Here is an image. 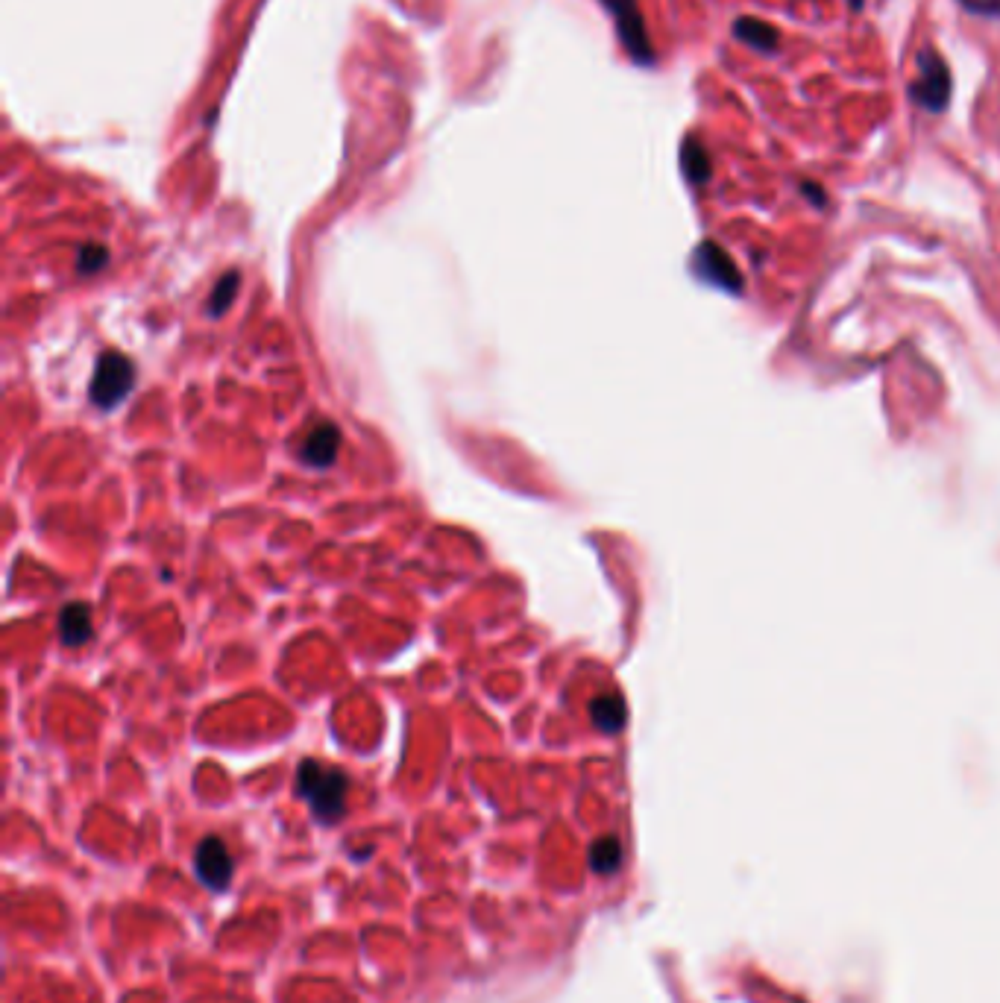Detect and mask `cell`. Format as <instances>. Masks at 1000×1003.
Wrapping results in <instances>:
<instances>
[{
    "mask_svg": "<svg viewBox=\"0 0 1000 1003\" xmlns=\"http://www.w3.org/2000/svg\"><path fill=\"white\" fill-rule=\"evenodd\" d=\"M297 792L308 801L314 819L338 822L347 810L349 778L335 766H323L317 760H303L300 769H297Z\"/></svg>",
    "mask_w": 1000,
    "mask_h": 1003,
    "instance_id": "1",
    "label": "cell"
},
{
    "mask_svg": "<svg viewBox=\"0 0 1000 1003\" xmlns=\"http://www.w3.org/2000/svg\"><path fill=\"white\" fill-rule=\"evenodd\" d=\"M910 97H913L921 109H927L933 115L945 112L948 103H951V71H948V62L930 44L918 53V77H915L913 86H910Z\"/></svg>",
    "mask_w": 1000,
    "mask_h": 1003,
    "instance_id": "2",
    "label": "cell"
},
{
    "mask_svg": "<svg viewBox=\"0 0 1000 1003\" xmlns=\"http://www.w3.org/2000/svg\"><path fill=\"white\" fill-rule=\"evenodd\" d=\"M132 385H135V367L130 358L121 352H103L94 367V379H91V402L109 411L112 405L127 399Z\"/></svg>",
    "mask_w": 1000,
    "mask_h": 1003,
    "instance_id": "3",
    "label": "cell"
},
{
    "mask_svg": "<svg viewBox=\"0 0 1000 1003\" xmlns=\"http://www.w3.org/2000/svg\"><path fill=\"white\" fill-rule=\"evenodd\" d=\"M602 6L613 15L619 42L628 50V56L640 65H654V47L649 42L646 21H643L637 0H602Z\"/></svg>",
    "mask_w": 1000,
    "mask_h": 1003,
    "instance_id": "4",
    "label": "cell"
},
{
    "mask_svg": "<svg viewBox=\"0 0 1000 1003\" xmlns=\"http://www.w3.org/2000/svg\"><path fill=\"white\" fill-rule=\"evenodd\" d=\"M194 869L197 877L209 886V889H226L232 880V857L223 845L220 836H206L197 851H194Z\"/></svg>",
    "mask_w": 1000,
    "mask_h": 1003,
    "instance_id": "5",
    "label": "cell"
},
{
    "mask_svg": "<svg viewBox=\"0 0 1000 1003\" xmlns=\"http://www.w3.org/2000/svg\"><path fill=\"white\" fill-rule=\"evenodd\" d=\"M341 452V429L335 423H317L308 435H305L303 443V461L308 467H332L335 458Z\"/></svg>",
    "mask_w": 1000,
    "mask_h": 1003,
    "instance_id": "6",
    "label": "cell"
},
{
    "mask_svg": "<svg viewBox=\"0 0 1000 1003\" xmlns=\"http://www.w3.org/2000/svg\"><path fill=\"white\" fill-rule=\"evenodd\" d=\"M696 270L701 276H707L710 282L716 285H728V288H737V270L731 259L716 247V244H701L696 250Z\"/></svg>",
    "mask_w": 1000,
    "mask_h": 1003,
    "instance_id": "7",
    "label": "cell"
},
{
    "mask_svg": "<svg viewBox=\"0 0 1000 1003\" xmlns=\"http://www.w3.org/2000/svg\"><path fill=\"white\" fill-rule=\"evenodd\" d=\"M734 36L742 44H748L751 50H760V53H775L778 44H781V33L769 21H760V18H751V15H742L734 21Z\"/></svg>",
    "mask_w": 1000,
    "mask_h": 1003,
    "instance_id": "8",
    "label": "cell"
},
{
    "mask_svg": "<svg viewBox=\"0 0 1000 1003\" xmlns=\"http://www.w3.org/2000/svg\"><path fill=\"white\" fill-rule=\"evenodd\" d=\"M59 637L65 646H83L91 637V611L83 602H71L59 613Z\"/></svg>",
    "mask_w": 1000,
    "mask_h": 1003,
    "instance_id": "9",
    "label": "cell"
},
{
    "mask_svg": "<svg viewBox=\"0 0 1000 1003\" xmlns=\"http://www.w3.org/2000/svg\"><path fill=\"white\" fill-rule=\"evenodd\" d=\"M681 168H684V176H687L693 185L707 182V179H710V171H713L704 144H701L698 138H693V135L684 138V147H681Z\"/></svg>",
    "mask_w": 1000,
    "mask_h": 1003,
    "instance_id": "10",
    "label": "cell"
},
{
    "mask_svg": "<svg viewBox=\"0 0 1000 1003\" xmlns=\"http://www.w3.org/2000/svg\"><path fill=\"white\" fill-rule=\"evenodd\" d=\"M590 716L596 722V728L608 731V734H616L622 725H625V701L619 696H599L593 698L590 704Z\"/></svg>",
    "mask_w": 1000,
    "mask_h": 1003,
    "instance_id": "11",
    "label": "cell"
},
{
    "mask_svg": "<svg viewBox=\"0 0 1000 1003\" xmlns=\"http://www.w3.org/2000/svg\"><path fill=\"white\" fill-rule=\"evenodd\" d=\"M619 863H622V845H619L616 836H602V839L593 842V848H590V866H593V872H616Z\"/></svg>",
    "mask_w": 1000,
    "mask_h": 1003,
    "instance_id": "12",
    "label": "cell"
},
{
    "mask_svg": "<svg viewBox=\"0 0 1000 1003\" xmlns=\"http://www.w3.org/2000/svg\"><path fill=\"white\" fill-rule=\"evenodd\" d=\"M238 285H241V273L229 270V273L220 276L215 291H212V300H209V314H212V317H220L226 308L232 306V300H235V294H238Z\"/></svg>",
    "mask_w": 1000,
    "mask_h": 1003,
    "instance_id": "13",
    "label": "cell"
},
{
    "mask_svg": "<svg viewBox=\"0 0 1000 1003\" xmlns=\"http://www.w3.org/2000/svg\"><path fill=\"white\" fill-rule=\"evenodd\" d=\"M109 264V250L103 244H86L77 256V270L80 273H97Z\"/></svg>",
    "mask_w": 1000,
    "mask_h": 1003,
    "instance_id": "14",
    "label": "cell"
},
{
    "mask_svg": "<svg viewBox=\"0 0 1000 1003\" xmlns=\"http://www.w3.org/2000/svg\"><path fill=\"white\" fill-rule=\"evenodd\" d=\"M968 12L983 18H1000V0H959Z\"/></svg>",
    "mask_w": 1000,
    "mask_h": 1003,
    "instance_id": "15",
    "label": "cell"
},
{
    "mask_svg": "<svg viewBox=\"0 0 1000 1003\" xmlns=\"http://www.w3.org/2000/svg\"><path fill=\"white\" fill-rule=\"evenodd\" d=\"M848 3H851L854 9H860V6H863V0H848Z\"/></svg>",
    "mask_w": 1000,
    "mask_h": 1003,
    "instance_id": "16",
    "label": "cell"
}]
</instances>
